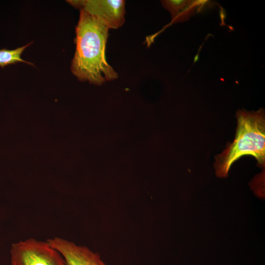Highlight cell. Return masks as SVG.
Masks as SVG:
<instances>
[{
  "label": "cell",
  "mask_w": 265,
  "mask_h": 265,
  "mask_svg": "<svg viewBox=\"0 0 265 265\" xmlns=\"http://www.w3.org/2000/svg\"><path fill=\"white\" fill-rule=\"evenodd\" d=\"M237 127L234 141L215 157L216 175L226 178L233 163L240 157H254L260 166L265 163V115L264 110L256 111L244 109L237 112Z\"/></svg>",
  "instance_id": "cell-2"
},
{
  "label": "cell",
  "mask_w": 265,
  "mask_h": 265,
  "mask_svg": "<svg viewBox=\"0 0 265 265\" xmlns=\"http://www.w3.org/2000/svg\"><path fill=\"white\" fill-rule=\"evenodd\" d=\"M76 27V52L71 64L72 73L80 81L100 85L118 78L107 63L106 47L109 28L83 10Z\"/></svg>",
  "instance_id": "cell-1"
},
{
  "label": "cell",
  "mask_w": 265,
  "mask_h": 265,
  "mask_svg": "<svg viewBox=\"0 0 265 265\" xmlns=\"http://www.w3.org/2000/svg\"><path fill=\"white\" fill-rule=\"evenodd\" d=\"M47 242L61 254L67 265H106L98 253L86 246L59 237L48 239Z\"/></svg>",
  "instance_id": "cell-5"
},
{
  "label": "cell",
  "mask_w": 265,
  "mask_h": 265,
  "mask_svg": "<svg viewBox=\"0 0 265 265\" xmlns=\"http://www.w3.org/2000/svg\"><path fill=\"white\" fill-rule=\"evenodd\" d=\"M31 43L14 50H0V66L3 68L7 65L19 62L32 65L31 63L25 61L21 58L22 53Z\"/></svg>",
  "instance_id": "cell-6"
},
{
  "label": "cell",
  "mask_w": 265,
  "mask_h": 265,
  "mask_svg": "<svg viewBox=\"0 0 265 265\" xmlns=\"http://www.w3.org/2000/svg\"><path fill=\"white\" fill-rule=\"evenodd\" d=\"M190 1L186 0H161V3L163 7L170 13L173 20L180 10L189 5Z\"/></svg>",
  "instance_id": "cell-7"
},
{
  "label": "cell",
  "mask_w": 265,
  "mask_h": 265,
  "mask_svg": "<svg viewBox=\"0 0 265 265\" xmlns=\"http://www.w3.org/2000/svg\"><path fill=\"white\" fill-rule=\"evenodd\" d=\"M12 265H67L61 254L48 242L28 238L13 243Z\"/></svg>",
  "instance_id": "cell-3"
},
{
  "label": "cell",
  "mask_w": 265,
  "mask_h": 265,
  "mask_svg": "<svg viewBox=\"0 0 265 265\" xmlns=\"http://www.w3.org/2000/svg\"><path fill=\"white\" fill-rule=\"evenodd\" d=\"M74 7L92 16L109 29H117L125 22L124 0H68Z\"/></svg>",
  "instance_id": "cell-4"
}]
</instances>
